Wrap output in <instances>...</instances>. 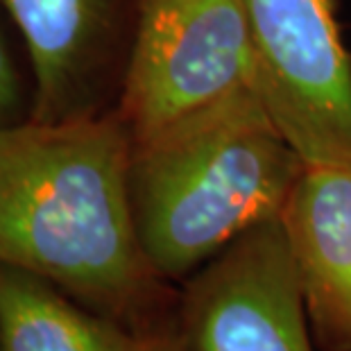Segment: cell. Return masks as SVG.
Wrapping results in <instances>:
<instances>
[{
	"instance_id": "obj_1",
	"label": "cell",
	"mask_w": 351,
	"mask_h": 351,
	"mask_svg": "<svg viewBox=\"0 0 351 351\" xmlns=\"http://www.w3.org/2000/svg\"><path fill=\"white\" fill-rule=\"evenodd\" d=\"M132 136L116 109L0 127V263L43 276L141 338L177 328L179 288L147 263L130 204Z\"/></svg>"
},
{
	"instance_id": "obj_2",
	"label": "cell",
	"mask_w": 351,
	"mask_h": 351,
	"mask_svg": "<svg viewBox=\"0 0 351 351\" xmlns=\"http://www.w3.org/2000/svg\"><path fill=\"white\" fill-rule=\"evenodd\" d=\"M304 166L261 95L132 143L127 186L147 263L184 283L245 231L281 218Z\"/></svg>"
},
{
	"instance_id": "obj_3",
	"label": "cell",
	"mask_w": 351,
	"mask_h": 351,
	"mask_svg": "<svg viewBox=\"0 0 351 351\" xmlns=\"http://www.w3.org/2000/svg\"><path fill=\"white\" fill-rule=\"evenodd\" d=\"M261 95L238 0H141L116 111L132 143Z\"/></svg>"
},
{
	"instance_id": "obj_4",
	"label": "cell",
	"mask_w": 351,
	"mask_h": 351,
	"mask_svg": "<svg viewBox=\"0 0 351 351\" xmlns=\"http://www.w3.org/2000/svg\"><path fill=\"white\" fill-rule=\"evenodd\" d=\"M267 114L306 163L351 168V57L331 0H238Z\"/></svg>"
},
{
	"instance_id": "obj_5",
	"label": "cell",
	"mask_w": 351,
	"mask_h": 351,
	"mask_svg": "<svg viewBox=\"0 0 351 351\" xmlns=\"http://www.w3.org/2000/svg\"><path fill=\"white\" fill-rule=\"evenodd\" d=\"M177 335L184 351H315L281 218L179 283Z\"/></svg>"
},
{
	"instance_id": "obj_6",
	"label": "cell",
	"mask_w": 351,
	"mask_h": 351,
	"mask_svg": "<svg viewBox=\"0 0 351 351\" xmlns=\"http://www.w3.org/2000/svg\"><path fill=\"white\" fill-rule=\"evenodd\" d=\"M32 66L29 121L69 123L116 109L141 0H0Z\"/></svg>"
},
{
	"instance_id": "obj_7",
	"label": "cell",
	"mask_w": 351,
	"mask_h": 351,
	"mask_svg": "<svg viewBox=\"0 0 351 351\" xmlns=\"http://www.w3.org/2000/svg\"><path fill=\"white\" fill-rule=\"evenodd\" d=\"M281 225L319 351H351V168L306 163Z\"/></svg>"
},
{
	"instance_id": "obj_8",
	"label": "cell",
	"mask_w": 351,
	"mask_h": 351,
	"mask_svg": "<svg viewBox=\"0 0 351 351\" xmlns=\"http://www.w3.org/2000/svg\"><path fill=\"white\" fill-rule=\"evenodd\" d=\"M143 340L43 276L0 263V351H141Z\"/></svg>"
},
{
	"instance_id": "obj_9",
	"label": "cell",
	"mask_w": 351,
	"mask_h": 351,
	"mask_svg": "<svg viewBox=\"0 0 351 351\" xmlns=\"http://www.w3.org/2000/svg\"><path fill=\"white\" fill-rule=\"evenodd\" d=\"M25 118L27 116H23V88H21L16 64H14L5 39L0 36V127L16 125L25 121Z\"/></svg>"
},
{
	"instance_id": "obj_10",
	"label": "cell",
	"mask_w": 351,
	"mask_h": 351,
	"mask_svg": "<svg viewBox=\"0 0 351 351\" xmlns=\"http://www.w3.org/2000/svg\"><path fill=\"white\" fill-rule=\"evenodd\" d=\"M141 351H184L182 349V340L177 335V328L170 333H159V335H150V338L143 340Z\"/></svg>"
}]
</instances>
